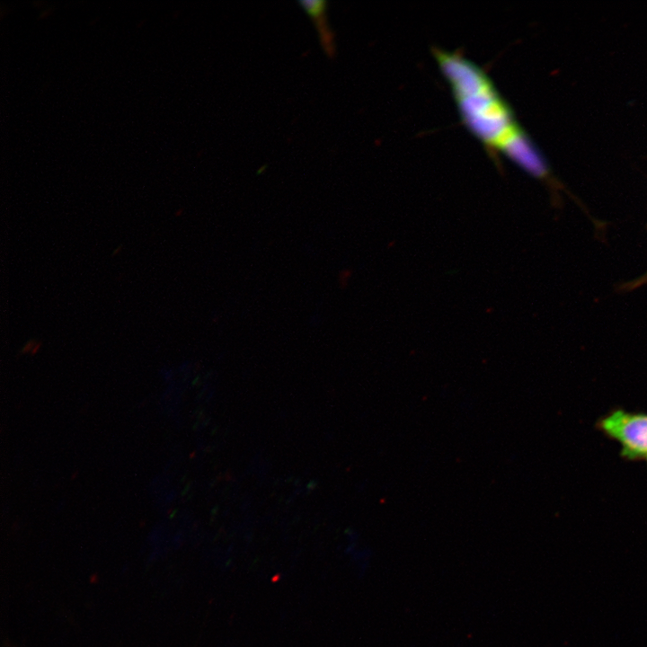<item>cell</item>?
<instances>
[{
  "label": "cell",
  "instance_id": "3",
  "mask_svg": "<svg viewBox=\"0 0 647 647\" xmlns=\"http://www.w3.org/2000/svg\"><path fill=\"white\" fill-rule=\"evenodd\" d=\"M298 3L315 23L324 52L328 57L332 58L335 54L334 35L327 22V2L305 0Z\"/></svg>",
  "mask_w": 647,
  "mask_h": 647
},
{
  "label": "cell",
  "instance_id": "5",
  "mask_svg": "<svg viewBox=\"0 0 647 647\" xmlns=\"http://www.w3.org/2000/svg\"><path fill=\"white\" fill-rule=\"evenodd\" d=\"M122 250V246H119L118 249L114 250L112 255H117Z\"/></svg>",
  "mask_w": 647,
  "mask_h": 647
},
{
  "label": "cell",
  "instance_id": "2",
  "mask_svg": "<svg viewBox=\"0 0 647 647\" xmlns=\"http://www.w3.org/2000/svg\"><path fill=\"white\" fill-rule=\"evenodd\" d=\"M597 427L619 444L625 459L647 464V413L616 409L602 417Z\"/></svg>",
  "mask_w": 647,
  "mask_h": 647
},
{
  "label": "cell",
  "instance_id": "4",
  "mask_svg": "<svg viewBox=\"0 0 647 647\" xmlns=\"http://www.w3.org/2000/svg\"><path fill=\"white\" fill-rule=\"evenodd\" d=\"M646 283H647V273L644 274L643 276H642L641 278H639L638 279L634 280V282L630 283L629 286H627V288H637L638 286H641V285L646 284Z\"/></svg>",
  "mask_w": 647,
  "mask_h": 647
},
{
  "label": "cell",
  "instance_id": "1",
  "mask_svg": "<svg viewBox=\"0 0 647 647\" xmlns=\"http://www.w3.org/2000/svg\"><path fill=\"white\" fill-rule=\"evenodd\" d=\"M462 121L491 152L509 158L531 175L545 179L544 158L518 123L509 103L478 65L459 52L433 48Z\"/></svg>",
  "mask_w": 647,
  "mask_h": 647
}]
</instances>
